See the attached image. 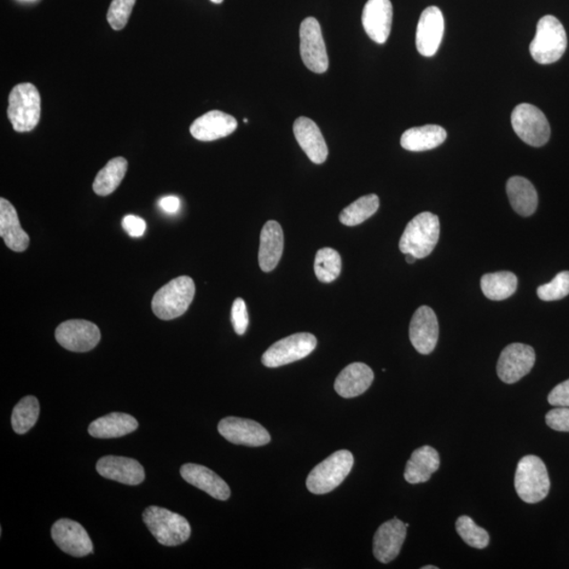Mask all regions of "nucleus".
I'll return each instance as SVG.
<instances>
[{
  "label": "nucleus",
  "instance_id": "f257e3e1",
  "mask_svg": "<svg viewBox=\"0 0 569 569\" xmlns=\"http://www.w3.org/2000/svg\"><path fill=\"white\" fill-rule=\"evenodd\" d=\"M440 220L431 212H422L410 220L400 237V252L412 254L417 260L428 257L437 246Z\"/></svg>",
  "mask_w": 569,
  "mask_h": 569
},
{
  "label": "nucleus",
  "instance_id": "f03ea898",
  "mask_svg": "<svg viewBox=\"0 0 569 569\" xmlns=\"http://www.w3.org/2000/svg\"><path fill=\"white\" fill-rule=\"evenodd\" d=\"M195 284L190 276L174 278L153 296V310L164 321L182 317L194 299Z\"/></svg>",
  "mask_w": 569,
  "mask_h": 569
},
{
  "label": "nucleus",
  "instance_id": "7ed1b4c3",
  "mask_svg": "<svg viewBox=\"0 0 569 569\" xmlns=\"http://www.w3.org/2000/svg\"><path fill=\"white\" fill-rule=\"evenodd\" d=\"M567 48V35L565 27L553 15H547L539 21L536 37L530 52L533 60L541 65L558 62Z\"/></svg>",
  "mask_w": 569,
  "mask_h": 569
},
{
  "label": "nucleus",
  "instance_id": "20e7f679",
  "mask_svg": "<svg viewBox=\"0 0 569 569\" xmlns=\"http://www.w3.org/2000/svg\"><path fill=\"white\" fill-rule=\"evenodd\" d=\"M515 487L522 501L536 504L548 497L550 481L548 468L537 456L522 458L515 470Z\"/></svg>",
  "mask_w": 569,
  "mask_h": 569
},
{
  "label": "nucleus",
  "instance_id": "39448f33",
  "mask_svg": "<svg viewBox=\"0 0 569 569\" xmlns=\"http://www.w3.org/2000/svg\"><path fill=\"white\" fill-rule=\"evenodd\" d=\"M143 520L153 537L165 547H177L191 536L187 519L166 508L150 507L144 510Z\"/></svg>",
  "mask_w": 569,
  "mask_h": 569
},
{
  "label": "nucleus",
  "instance_id": "423d86ee",
  "mask_svg": "<svg viewBox=\"0 0 569 569\" xmlns=\"http://www.w3.org/2000/svg\"><path fill=\"white\" fill-rule=\"evenodd\" d=\"M354 458L350 450H339L326 460L317 464L308 475V491L315 495H325L339 487L350 474Z\"/></svg>",
  "mask_w": 569,
  "mask_h": 569
},
{
  "label": "nucleus",
  "instance_id": "0eeeda50",
  "mask_svg": "<svg viewBox=\"0 0 569 569\" xmlns=\"http://www.w3.org/2000/svg\"><path fill=\"white\" fill-rule=\"evenodd\" d=\"M8 118L16 132H30L39 123L40 95L34 85L20 84L9 95Z\"/></svg>",
  "mask_w": 569,
  "mask_h": 569
},
{
  "label": "nucleus",
  "instance_id": "6e6552de",
  "mask_svg": "<svg viewBox=\"0 0 569 569\" xmlns=\"http://www.w3.org/2000/svg\"><path fill=\"white\" fill-rule=\"evenodd\" d=\"M512 125L516 136L532 147H542L549 141L550 126L547 116L531 103H521L514 109Z\"/></svg>",
  "mask_w": 569,
  "mask_h": 569
},
{
  "label": "nucleus",
  "instance_id": "1a4fd4ad",
  "mask_svg": "<svg viewBox=\"0 0 569 569\" xmlns=\"http://www.w3.org/2000/svg\"><path fill=\"white\" fill-rule=\"evenodd\" d=\"M317 340L307 333L295 334L275 342L263 354L262 363L268 368L281 367L300 361L316 350Z\"/></svg>",
  "mask_w": 569,
  "mask_h": 569
},
{
  "label": "nucleus",
  "instance_id": "9d476101",
  "mask_svg": "<svg viewBox=\"0 0 569 569\" xmlns=\"http://www.w3.org/2000/svg\"><path fill=\"white\" fill-rule=\"evenodd\" d=\"M300 52L301 60L310 71L318 74L327 71L329 60L326 45L321 26L315 17H308L301 23Z\"/></svg>",
  "mask_w": 569,
  "mask_h": 569
},
{
  "label": "nucleus",
  "instance_id": "9b49d317",
  "mask_svg": "<svg viewBox=\"0 0 569 569\" xmlns=\"http://www.w3.org/2000/svg\"><path fill=\"white\" fill-rule=\"evenodd\" d=\"M536 362V352L532 347L514 342L504 348L499 358L497 373L501 381L514 384L531 373Z\"/></svg>",
  "mask_w": 569,
  "mask_h": 569
},
{
  "label": "nucleus",
  "instance_id": "f8f14e48",
  "mask_svg": "<svg viewBox=\"0 0 569 569\" xmlns=\"http://www.w3.org/2000/svg\"><path fill=\"white\" fill-rule=\"evenodd\" d=\"M55 338L62 347L73 352H87L101 341L100 328L85 319L63 322L55 331Z\"/></svg>",
  "mask_w": 569,
  "mask_h": 569
},
{
  "label": "nucleus",
  "instance_id": "ddd939ff",
  "mask_svg": "<svg viewBox=\"0 0 569 569\" xmlns=\"http://www.w3.org/2000/svg\"><path fill=\"white\" fill-rule=\"evenodd\" d=\"M219 433L230 443L251 447L264 446L270 442V434L260 423L228 416L219 423Z\"/></svg>",
  "mask_w": 569,
  "mask_h": 569
},
{
  "label": "nucleus",
  "instance_id": "4468645a",
  "mask_svg": "<svg viewBox=\"0 0 569 569\" xmlns=\"http://www.w3.org/2000/svg\"><path fill=\"white\" fill-rule=\"evenodd\" d=\"M52 539L63 553L73 557H86L93 553L88 532L78 522L61 519L52 526Z\"/></svg>",
  "mask_w": 569,
  "mask_h": 569
},
{
  "label": "nucleus",
  "instance_id": "2eb2a0df",
  "mask_svg": "<svg viewBox=\"0 0 569 569\" xmlns=\"http://www.w3.org/2000/svg\"><path fill=\"white\" fill-rule=\"evenodd\" d=\"M445 21L442 12L438 7H429L423 11L417 23L416 45L419 54L432 57L437 54L442 43Z\"/></svg>",
  "mask_w": 569,
  "mask_h": 569
},
{
  "label": "nucleus",
  "instance_id": "dca6fc26",
  "mask_svg": "<svg viewBox=\"0 0 569 569\" xmlns=\"http://www.w3.org/2000/svg\"><path fill=\"white\" fill-rule=\"evenodd\" d=\"M412 346L421 354H431L439 340V322L431 307L422 306L415 312L409 326Z\"/></svg>",
  "mask_w": 569,
  "mask_h": 569
},
{
  "label": "nucleus",
  "instance_id": "f3484780",
  "mask_svg": "<svg viewBox=\"0 0 569 569\" xmlns=\"http://www.w3.org/2000/svg\"><path fill=\"white\" fill-rule=\"evenodd\" d=\"M392 16L391 0H368L362 15L365 32L376 44H385L391 35Z\"/></svg>",
  "mask_w": 569,
  "mask_h": 569
},
{
  "label": "nucleus",
  "instance_id": "a211bd4d",
  "mask_svg": "<svg viewBox=\"0 0 569 569\" xmlns=\"http://www.w3.org/2000/svg\"><path fill=\"white\" fill-rule=\"evenodd\" d=\"M408 526L397 518L383 524L374 538V555L377 561L389 563L397 558L402 549Z\"/></svg>",
  "mask_w": 569,
  "mask_h": 569
},
{
  "label": "nucleus",
  "instance_id": "6ab92c4d",
  "mask_svg": "<svg viewBox=\"0 0 569 569\" xmlns=\"http://www.w3.org/2000/svg\"><path fill=\"white\" fill-rule=\"evenodd\" d=\"M96 470L102 477L127 485H138L144 480V469L135 458L103 457L98 460Z\"/></svg>",
  "mask_w": 569,
  "mask_h": 569
},
{
  "label": "nucleus",
  "instance_id": "aec40b11",
  "mask_svg": "<svg viewBox=\"0 0 569 569\" xmlns=\"http://www.w3.org/2000/svg\"><path fill=\"white\" fill-rule=\"evenodd\" d=\"M293 133L296 142L312 162L321 165L327 160V144L315 121L301 116L294 121Z\"/></svg>",
  "mask_w": 569,
  "mask_h": 569
},
{
  "label": "nucleus",
  "instance_id": "412c9836",
  "mask_svg": "<svg viewBox=\"0 0 569 569\" xmlns=\"http://www.w3.org/2000/svg\"><path fill=\"white\" fill-rule=\"evenodd\" d=\"M236 128L237 120L234 116L214 110L195 120L190 127V132L197 141L212 142L229 136Z\"/></svg>",
  "mask_w": 569,
  "mask_h": 569
},
{
  "label": "nucleus",
  "instance_id": "4be33fe9",
  "mask_svg": "<svg viewBox=\"0 0 569 569\" xmlns=\"http://www.w3.org/2000/svg\"><path fill=\"white\" fill-rule=\"evenodd\" d=\"M181 475L189 484L207 492L217 500L226 501L230 498V487L211 469L199 464L188 463L182 466Z\"/></svg>",
  "mask_w": 569,
  "mask_h": 569
},
{
  "label": "nucleus",
  "instance_id": "5701e85b",
  "mask_svg": "<svg viewBox=\"0 0 569 569\" xmlns=\"http://www.w3.org/2000/svg\"><path fill=\"white\" fill-rule=\"evenodd\" d=\"M374 379V371L369 366L364 363H352L342 369L336 377L334 389L342 398H356L368 391Z\"/></svg>",
  "mask_w": 569,
  "mask_h": 569
},
{
  "label": "nucleus",
  "instance_id": "b1692460",
  "mask_svg": "<svg viewBox=\"0 0 569 569\" xmlns=\"http://www.w3.org/2000/svg\"><path fill=\"white\" fill-rule=\"evenodd\" d=\"M0 236L15 252H26L30 245V237L21 228L16 209L5 199L0 200Z\"/></svg>",
  "mask_w": 569,
  "mask_h": 569
},
{
  "label": "nucleus",
  "instance_id": "393cba45",
  "mask_svg": "<svg viewBox=\"0 0 569 569\" xmlns=\"http://www.w3.org/2000/svg\"><path fill=\"white\" fill-rule=\"evenodd\" d=\"M284 251V234L281 225L269 220L260 232L259 263L260 269L270 272L276 268L282 259Z\"/></svg>",
  "mask_w": 569,
  "mask_h": 569
},
{
  "label": "nucleus",
  "instance_id": "a878e982",
  "mask_svg": "<svg viewBox=\"0 0 569 569\" xmlns=\"http://www.w3.org/2000/svg\"><path fill=\"white\" fill-rule=\"evenodd\" d=\"M439 467V452L431 446H422L412 452L406 464L404 478L410 484L425 483Z\"/></svg>",
  "mask_w": 569,
  "mask_h": 569
},
{
  "label": "nucleus",
  "instance_id": "bb28decb",
  "mask_svg": "<svg viewBox=\"0 0 569 569\" xmlns=\"http://www.w3.org/2000/svg\"><path fill=\"white\" fill-rule=\"evenodd\" d=\"M447 138L444 128L438 125H426L411 128L400 137V146L412 153H423L442 144Z\"/></svg>",
  "mask_w": 569,
  "mask_h": 569
},
{
  "label": "nucleus",
  "instance_id": "cd10ccee",
  "mask_svg": "<svg viewBox=\"0 0 569 569\" xmlns=\"http://www.w3.org/2000/svg\"><path fill=\"white\" fill-rule=\"evenodd\" d=\"M138 422L136 417L121 412H112L90 424L88 432L97 439H115L136 432Z\"/></svg>",
  "mask_w": 569,
  "mask_h": 569
},
{
  "label": "nucleus",
  "instance_id": "c85d7f7f",
  "mask_svg": "<svg viewBox=\"0 0 569 569\" xmlns=\"http://www.w3.org/2000/svg\"><path fill=\"white\" fill-rule=\"evenodd\" d=\"M507 191L510 205L522 217H531L538 207V194L527 178L514 177L508 179Z\"/></svg>",
  "mask_w": 569,
  "mask_h": 569
},
{
  "label": "nucleus",
  "instance_id": "c756f323",
  "mask_svg": "<svg viewBox=\"0 0 569 569\" xmlns=\"http://www.w3.org/2000/svg\"><path fill=\"white\" fill-rule=\"evenodd\" d=\"M518 287V278L513 272L500 271L482 277L481 288L487 299L503 301L510 298Z\"/></svg>",
  "mask_w": 569,
  "mask_h": 569
},
{
  "label": "nucleus",
  "instance_id": "7c9ffc66",
  "mask_svg": "<svg viewBox=\"0 0 569 569\" xmlns=\"http://www.w3.org/2000/svg\"><path fill=\"white\" fill-rule=\"evenodd\" d=\"M128 161L124 158H115L97 173L93 190L97 195L107 196L114 193L126 176Z\"/></svg>",
  "mask_w": 569,
  "mask_h": 569
},
{
  "label": "nucleus",
  "instance_id": "2f4dec72",
  "mask_svg": "<svg viewBox=\"0 0 569 569\" xmlns=\"http://www.w3.org/2000/svg\"><path fill=\"white\" fill-rule=\"evenodd\" d=\"M380 200L376 194L359 197L340 214V222L348 227H353L367 220L379 210Z\"/></svg>",
  "mask_w": 569,
  "mask_h": 569
},
{
  "label": "nucleus",
  "instance_id": "473e14b6",
  "mask_svg": "<svg viewBox=\"0 0 569 569\" xmlns=\"http://www.w3.org/2000/svg\"><path fill=\"white\" fill-rule=\"evenodd\" d=\"M38 416V400L33 396H28L21 399L12 412V427L16 433H27L37 424Z\"/></svg>",
  "mask_w": 569,
  "mask_h": 569
},
{
  "label": "nucleus",
  "instance_id": "72a5a7b5",
  "mask_svg": "<svg viewBox=\"0 0 569 569\" xmlns=\"http://www.w3.org/2000/svg\"><path fill=\"white\" fill-rule=\"evenodd\" d=\"M342 271V259L338 252L331 248L319 249L316 255L315 274L322 283H331L339 277Z\"/></svg>",
  "mask_w": 569,
  "mask_h": 569
},
{
  "label": "nucleus",
  "instance_id": "f704fd0d",
  "mask_svg": "<svg viewBox=\"0 0 569 569\" xmlns=\"http://www.w3.org/2000/svg\"><path fill=\"white\" fill-rule=\"evenodd\" d=\"M458 536L463 541L474 548L483 549L489 547L490 535L484 528L474 524V521L468 515H462L456 524Z\"/></svg>",
  "mask_w": 569,
  "mask_h": 569
},
{
  "label": "nucleus",
  "instance_id": "c9c22d12",
  "mask_svg": "<svg viewBox=\"0 0 569 569\" xmlns=\"http://www.w3.org/2000/svg\"><path fill=\"white\" fill-rule=\"evenodd\" d=\"M539 299L545 301H559L569 294V271H562L550 283L537 290Z\"/></svg>",
  "mask_w": 569,
  "mask_h": 569
},
{
  "label": "nucleus",
  "instance_id": "e433bc0d",
  "mask_svg": "<svg viewBox=\"0 0 569 569\" xmlns=\"http://www.w3.org/2000/svg\"><path fill=\"white\" fill-rule=\"evenodd\" d=\"M136 0H112L108 10L107 20L113 30L120 31L129 21Z\"/></svg>",
  "mask_w": 569,
  "mask_h": 569
},
{
  "label": "nucleus",
  "instance_id": "4c0bfd02",
  "mask_svg": "<svg viewBox=\"0 0 569 569\" xmlns=\"http://www.w3.org/2000/svg\"><path fill=\"white\" fill-rule=\"evenodd\" d=\"M231 322L234 325L236 334L243 335L246 333L249 325V316L245 301L236 299L232 305Z\"/></svg>",
  "mask_w": 569,
  "mask_h": 569
},
{
  "label": "nucleus",
  "instance_id": "58836bf2",
  "mask_svg": "<svg viewBox=\"0 0 569 569\" xmlns=\"http://www.w3.org/2000/svg\"><path fill=\"white\" fill-rule=\"evenodd\" d=\"M545 419L554 431L569 433V408H556L548 412Z\"/></svg>",
  "mask_w": 569,
  "mask_h": 569
},
{
  "label": "nucleus",
  "instance_id": "ea45409f",
  "mask_svg": "<svg viewBox=\"0 0 569 569\" xmlns=\"http://www.w3.org/2000/svg\"><path fill=\"white\" fill-rule=\"evenodd\" d=\"M548 403L556 408H569V379L557 385L550 392Z\"/></svg>",
  "mask_w": 569,
  "mask_h": 569
},
{
  "label": "nucleus",
  "instance_id": "a19ab883",
  "mask_svg": "<svg viewBox=\"0 0 569 569\" xmlns=\"http://www.w3.org/2000/svg\"><path fill=\"white\" fill-rule=\"evenodd\" d=\"M123 228L132 237H141L147 229V224L142 218L126 216L123 219Z\"/></svg>",
  "mask_w": 569,
  "mask_h": 569
},
{
  "label": "nucleus",
  "instance_id": "79ce46f5",
  "mask_svg": "<svg viewBox=\"0 0 569 569\" xmlns=\"http://www.w3.org/2000/svg\"><path fill=\"white\" fill-rule=\"evenodd\" d=\"M159 205L162 211L166 213L174 214L181 208V201L177 196H166L162 197Z\"/></svg>",
  "mask_w": 569,
  "mask_h": 569
},
{
  "label": "nucleus",
  "instance_id": "37998d69",
  "mask_svg": "<svg viewBox=\"0 0 569 569\" xmlns=\"http://www.w3.org/2000/svg\"><path fill=\"white\" fill-rule=\"evenodd\" d=\"M417 259L415 257V255L412 254H406V262H408V264H414L416 263V260Z\"/></svg>",
  "mask_w": 569,
  "mask_h": 569
},
{
  "label": "nucleus",
  "instance_id": "c03bdc74",
  "mask_svg": "<svg viewBox=\"0 0 569 569\" xmlns=\"http://www.w3.org/2000/svg\"><path fill=\"white\" fill-rule=\"evenodd\" d=\"M422 569H439L438 566H433V565H427V566H423Z\"/></svg>",
  "mask_w": 569,
  "mask_h": 569
},
{
  "label": "nucleus",
  "instance_id": "a18cd8bd",
  "mask_svg": "<svg viewBox=\"0 0 569 569\" xmlns=\"http://www.w3.org/2000/svg\"><path fill=\"white\" fill-rule=\"evenodd\" d=\"M211 2L214 4H222L224 0H211Z\"/></svg>",
  "mask_w": 569,
  "mask_h": 569
}]
</instances>
